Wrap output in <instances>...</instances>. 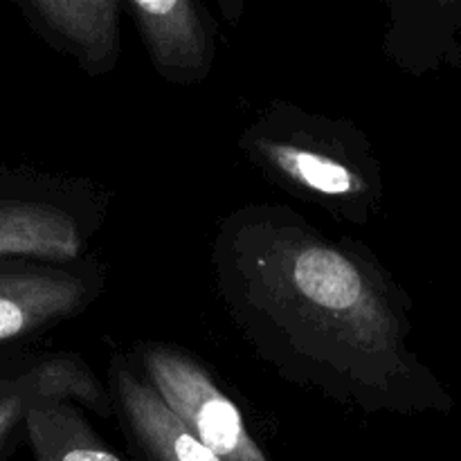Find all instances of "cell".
<instances>
[{
  "mask_svg": "<svg viewBox=\"0 0 461 461\" xmlns=\"http://www.w3.org/2000/svg\"><path fill=\"white\" fill-rule=\"evenodd\" d=\"M25 437L36 461H124L70 401H36L25 417Z\"/></svg>",
  "mask_w": 461,
  "mask_h": 461,
  "instance_id": "9c48e42d",
  "label": "cell"
},
{
  "mask_svg": "<svg viewBox=\"0 0 461 461\" xmlns=\"http://www.w3.org/2000/svg\"><path fill=\"white\" fill-rule=\"evenodd\" d=\"M212 277L243 340L284 381L365 417L455 410L414 351L408 293L363 243L252 203L221 221Z\"/></svg>",
  "mask_w": 461,
  "mask_h": 461,
  "instance_id": "6da1fadb",
  "label": "cell"
},
{
  "mask_svg": "<svg viewBox=\"0 0 461 461\" xmlns=\"http://www.w3.org/2000/svg\"><path fill=\"white\" fill-rule=\"evenodd\" d=\"M106 291L97 261H0V347L23 342L88 311Z\"/></svg>",
  "mask_w": 461,
  "mask_h": 461,
  "instance_id": "5b68a950",
  "label": "cell"
},
{
  "mask_svg": "<svg viewBox=\"0 0 461 461\" xmlns=\"http://www.w3.org/2000/svg\"><path fill=\"white\" fill-rule=\"evenodd\" d=\"M108 390L117 423L138 461H223L167 408L133 360L113 356Z\"/></svg>",
  "mask_w": 461,
  "mask_h": 461,
  "instance_id": "52a82bcc",
  "label": "cell"
},
{
  "mask_svg": "<svg viewBox=\"0 0 461 461\" xmlns=\"http://www.w3.org/2000/svg\"><path fill=\"white\" fill-rule=\"evenodd\" d=\"M45 41L93 77L108 75L122 54L120 0H34L21 5Z\"/></svg>",
  "mask_w": 461,
  "mask_h": 461,
  "instance_id": "ba28073f",
  "label": "cell"
},
{
  "mask_svg": "<svg viewBox=\"0 0 461 461\" xmlns=\"http://www.w3.org/2000/svg\"><path fill=\"white\" fill-rule=\"evenodd\" d=\"M133 365L167 408L223 461H270L243 412L198 358L167 342H140Z\"/></svg>",
  "mask_w": 461,
  "mask_h": 461,
  "instance_id": "277c9868",
  "label": "cell"
},
{
  "mask_svg": "<svg viewBox=\"0 0 461 461\" xmlns=\"http://www.w3.org/2000/svg\"><path fill=\"white\" fill-rule=\"evenodd\" d=\"M124 12L162 79L189 86L210 75L216 57V25L201 3L131 0L124 3Z\"/></svg>",
  "mask_w": 461,
  "mask_h": 461,
  "instance_id": "8992f818",
  "label": "cell"
},
{
  "mask_svg": "<svg viewBox=\"0 0 461 461\" xmlns=\"http://www.w3.org/2000/svg\"><path fill=\"white\" fill-rule=\"evenodd\" d=\"M239 151L270 185L333 219L365 225L381 210V165L351 122L277 102L243 129Z\"/></svg>",
  "mask_w": 461,
  "mask_h": 461,
  "instance_id": "7a4b0ae2",
  "label": "cell"
},
{
  "mask_svg": "<svg viewBox=\"0 0 461 461\" xmlns=\"http://www.w3.org/2000/svg\"><path fill=\"white\" fill-rule=\"evenodd\" d=\"M102 221L86 185L0 176V261H79Z\"/></svg>",
  "mask_w": 461,
  "mask_h": 461,
  "instance_id": "3957f363",
  "label": "cell"
}]
</instances>
